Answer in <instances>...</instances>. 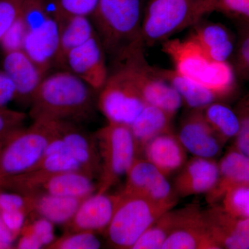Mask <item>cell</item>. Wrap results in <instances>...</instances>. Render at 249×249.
<instances>
[{
  "mask_svg": "<svg viewBox=\"0 0 249 249\" xmlns=\"http://www.w3.org/2000/svg\"><path fill=\"white\" fill-rule=\"evenodd\" d=\"M126 176L122 194L142 196L153 202L173 206L178 202V196L166 177L146 159L137 157Z\"/></svg>",
  "mask_w": 249,
  "mask_h": 249,
  "instance_id": "cell-10",
  "label": "cell"
},
{
  "mask_svg": "<svg viewBox=\"0 0 249 249\" xmlns=\"http://www.w3.org/2000/svg\"><path fill=\"white\" fill-rule=\"evenodd\" d=\"M92 177L82 171L52 173L40 181L35 194L86 198L96 193ZM32 196V195H31Z\"/></svg>",
  "mask_w": 249,
  "mask_h": 249,
  "instance_id": "cell-21",
  "label": "cell"
},
{
  "mask_svg": "<svg viewBox=\"0 0 249 249\" xmlns=\"http://www.w3.org/2000/svg\"><path fill=\"white\" fill-rule=\"evenodd\" d=\"M101 242L96 232L91 231L67 232L62 237L55 239L46 249H98Z\"/></svg>",
  "mask_w": 249,
  "mask_h": 249,
  "instance_id": "cell-33",
  "label": "cell"
},
{
  "mask_svg": "<svg viewBox=\"0 0 249 249\" xmlns=\"http://www.w3.org/2000/svg\"><path fill=\"white\" fill-rule=\"evenodd\" d=\"M142 40L134 42L116 57L129 72L146 105L155 106L175 116L183 101L174 89L159 74L157 68L149 65Z\"/></svg>",
  "mask_w": 249,
  "mask_h": 249,
  "instance_id": "cell-5",
  "label": "cell"
},
{
  "mask_svg": "<svg viewBox=\"0 0 249 249\" xmlns=\"http://www.w3.org/2000/svg\"><path fill=\"white\" fill-rule=\"evenodd\" d=\"M189 37L215 61L228 62L233 52L231 36L222 24L212 22L198 24Z\"/></svg>",
  "mask_w": 249,
  "mask_h": 249,
  "instance_id": "cell-24",
  "label": "cell"
},
{
  "mask_svg": "<svg viewBox=\"0 0 249 249\" xmlns=\"http://www.w3.org/2000/svg\"><path fill=\"white\" fill-rule=\"evenodd\" d=\"M2 66L16 87V101L30 105L36 90L47 75L22 49L4 53Z\"/></svg>",
  "mask_w": 249,
  "mask_h": 249,
  "instance_id": "cell-18",
  "label": "cell"
},
{
  "mask_svg": "<svg viewBox=\"0 0 249 249\" xmlns=\"http://www.w3.org/2000/svg\"><path fill=\"white\" fill-rule=\"evenodd\" d=\"M35 219L32 222H26L21 232H27L34 235L47 248L55 238L54 224L48 219L39 216H34ZM20 232V233H21Z\"/></svg>",
  "mask_w": 249,
  "mask_h": 249,
  "instance_id": "cell-36",
  "label": "cell"
},
{
  "mask_svg": "<svg viewBox=\"0 0 249 249\" xmlns=\"http://www.w3.org/2000/svg\"><path fill=\"white\" fill-rule=\"evenodd\" d=\"M142 152L145 159L166 178L179 171L187 161L186 150L172 130L152 139Z\"/></svg>",
  "mask_w": 249,
  "mask_h": 249,
  "instance_id": "cell-20",
  "label": "cell"
},
{
  "mask_svg": "<svg viewBox=\"0 0 249 249\" xmlns=\"http://www.w3.org/2000/svg\"><path fill=\"white\" fill-rule=\"evenodd\" d=\"M237 64L242 74L249 76V29L240 41L237 52Z\"/></svg>",
  "mask_w": 249,
  "mask_h": 249,
  "instance_id": "cell-43",
  "label": "cell"
},
{
  "mask_svg": "<svg viewBox=\"0 0 249 249\" xmlns=\"http://www.w3.org/2000/svg\"><path fill=\"white\" fill-rule=\"evenodd\" d=\"M62 121L36 120L18 129L0 152V180L29 171L43 157L49 142L58 135Z\"/></svg>",
  "mask_w": 249,
  "mask_h": 249,
  "instance_id": "cell-4",
  "label": "cell"
},
{
  "mask_svg": "<svg viewBox=\"0 0 249 249\" xmlns=\"http://www.w3.org/2000/svg\"><path fill=\"white\" fill-rule=\"evenodd\" d=\"M45 170L53 173L69 171L84 172L81 165L76 160L70 156L61 153L45 156L31 170Z\"/></svg>",
  "mask_w": 249,
  "mask_h": 249,
  "instance_id": "cell-34",
  "label": "cell"
},
{
  "mask_svg": "<svg viewBox=\"0 0 249 249\" xmlns=\"http://www.w3.org/2000/svg\"><path fill=\"white\" fill-rule=\"evenodd\" d=\"M22 210L32 213V198L0 188V213Z\"/></svg>",
  "mask_w": 249,
  "mask_h": 249,
  "instance_id": "cell-38",
  "label": "cell"
},
{
  "mask_svg": "<svg viewBox=\"0 0 249 249\" xmlns=\"http://www.w3.org/2000/svg\"><path fill=\"white\" fill-rule=\"evenodd\" d=\"M219 166L213 159L194 157L187 160L175 181L177 196L208 194L217 183Z\"/></svg>",
  "mask_w": 249,
  "mask_h": 249,
  "instance_id": "cell-19",
  "label": "cell"
},
{
  "mask_svg": "<svg viewBox=\"0 0 249 249\" xmlns=\"http://www.w3.org/2000/svg\"><path fill=\"white\" fill-rule=\"evenodd\" d=\"M97 106L109 122L130 125L146 104L129 72L117 63L98 91Z\"/></svg>",
  "mask_w": 249,
  "mask_h": 249,
  "instance_id": "cell-9",
  "label": "cell"
},
{
  "mask_svg": "<svg viewBox=\"0 0 249 249\" xmlns=\"http://www.w3.org/2000/svg\"><path fill=\"white\" fill-rule=\"evenodd\" d=\"M16 89L14 82L4 70H0V108L16 100Z\"/></svg>",
  "mask_w": 249,
  "mask_h": 249,
  "instance_id": "cell-42",
  "label": "cell"
},
{
  "mask_svg": "<svg viewBox=\"0 0 249 249\" xmlns=\"http://www.w3.org/2000/svg\"><path fill=\"white\" fill-rule=\"evenodd\" d=\"M22 50L45 75L55 66L60 40V24L49 14L27 25Z\"/></svg>",
  "mask_w": 249,
  "mask_h": 249,
  "instance_id": "cell-13",
  "label": "cell"
},
{
  "mask_svg": "<svg viewBox=\"0 0 249 249\" xmlns=\"http://www.w3.org/2000/svg\"><path fill=\"white\" fill-rule=\"evenodd\" d=\"M95 137L101 160L96 192L107 193L126 175L138 157L137 145L129 125L119 123L108 121L106 125L98 129Z\"/></svg>",
  "mask_w": 249,
  "mask_h": 249,
  "instance_id": "cell-6",
  "label": "cell"
},
{
  "mask_svg": "<svg viewBox=\"0 0 249 249\" xmlns=\"http://www.w3.org/2000/svg\"><path fill=\"white\" fill-rule=\"evenodd\" d=\"M65 154L76 160L85 173L94 176L101 170V160L96 137H91L73 123L63 121L60 133L46 148L45 156Z\"/></svg>",
  "mask_w": 249,
  "mask_h": 249,
  "instance_id": "cell-11",
  "label": "cell"
},
{
  "mask_svg": "<svg viewBox=\"0 0 249 249\" xmlns=\"http://www.w3.org/2000/svg\"><path fill=\"white\" fill-rule=\"evenodd\" d=\"M162 49L173 62L174 70L203 85L221 98L233 91L235 77L228 62L213 60L191 37L184 40L168 39Z\"/></svg>",
  "mask_w": 249,
  "mask_h": 249,
  "instance_id": "cell-2",
  "label": "cell"
},
{
  "mask_svg": "<svg viewBox=\"0 0 249 249\" xmlns=\"http://www.w3.org/2000/svg\"><path fill=\"white\" fill-rule=\"evenodd\" d=\"M96 91L68 70L48 73L30 105L33 121H83L93 114Z\"/></svg>",
  "mask_w": 249,
  "mask_h": 249,
  "instance_id": "cell-1",
  "label": "cell"
},
{
  "mask_svg": "<svg viewBox=\"0 0 249 249\" xmlns=\"http://www.w3.org/2000/svg\"><path fill=\"white\" fill-rule=\"evenodd\" d=\"M26 0H0V40L22 11Z\"/></svg>",
  "mask_w": 249,
  "mask_h": 249,
  "instance_id": "cell-39",
  "label": "cell"
},
{
  "mask_svg": "<svg viewBox=\"0 0 249 249\" xmlns=\"http://www.w3.org/2000/svg\"><path fill=\"white\" fill-rule=\"evenodd\" d=\"M106 51L97 35L71 51L62 70H68L98 93L109 76Z\"/></svg>",
  "mask_w": 249,
  "mask_h": 249,
  "instance_id": "cell-12",
  "label": "cell"
},
{
  "mask_svg": "<svg viewBox=\"0 0 249 249\" xmlns=\"http://www.w3.org/2000/svg\"><path fill=\"white\" fill-rule=\"evenodd\" d=\"M219 166V177L213 189L206 194L210 204L223 197L226 192L235 185L249 183V158L238 150L228 152Z\"/></svg>",
  "mask_w": 249,
  "mask_h": 249,
  "instance_id": "cell-22",
  "label": "cell"
},
{
  "mask_svg": "<svg viewBox=\"0 0 249 249\" xmlns=\"http://www.w3.org/2000/svg\"><path fill=\"white\" fill-rule=\"evenodd\" d=\"M222 208L232 215L249 218V183L231 187L223 196Z\"/></svg>",
  "mask_w": 249,
  "mask_h": 249,
  "instance_id": "cell-32",
  "label": "cell"
},
{
  "mask_svg": "<svg viewBox=\"0 0 249 249\" xmlns=\"http://www.w3.org/2000/svg\"><path fill=\"white\" fill-rule=\"evenodd\" d=\"M20 237L18 240L16 248L19 249H40L43 246L34 235L27 232H21Z\"/></svg>",
  "mask_w": 249,
  "mask_h": 249,
  "instance_id": "cell-44",
  "label": "cell"
},
{
  "mask_svg": "<svg viewBox=\"0 0 249 249\" xmlns=\"http://www.w3.org/2000/svg\"><path fill=\"white\" fill-rule=\"evenodd\" d=\"M201 0H147L144 10L142 37L152 46L197 22L196 11Z\"/></svg>",
  "mask_w": 249,
  "mask_h": 249,
  "instance_id": "cell-8",
  "label": "cell"
},
{
  "mask_svg": "<svg viewBox=\"0 0 249 249\" xmlns=\"http://www.w3.org/2000/svg\"><path fill=\"white\" fill-rule=\"evenodd\" d=\"M49 12L58 22L73 16L91 17L99 0H45Z\"/></svg>",
  "mask_w": 249,
  "mask_h": 249,
  "instance_id": "cell-31",
  "label": "cell"
},
{
  "mask_svg": "<svg viewBox=\"0 0 249 249\" xmlns=\"http://www.w3.org/2000/svg\"><path fill=\"white\" fill-rule=\"evenodd\" d=\"M27 31V23L20 13L0 40V47L4 53L22 49Z\"/></svg>",
  "mask_w": 249,
  "mask_h": 249,
  "instance_id": "cell-35",
  "label": "cell"
},
{
  "mask_svg": "<svg viewBox=\"0 0 249 249\" xmlns=\"http://www.w3.org/2000/svg\"><path fill=\"white\" fill-rule=\"evenodd\" d=\"M121 194L106 233L116 248L132 249L141 236L174 206L153 202L142 196Z\"/></svg>",
  "mask_w": 249,
  "mask_h": 249,
  "instance_id": "cell-7",
  "label": "cell"
},
{
  "mask_svg": "<svg viewBox=\"0 0 249 249\" xmlns=\"http://www.w3.org/2000/svg\"><path fill=\"white\" fill-rule=\"evenodd\" d=\"M16 240L5 226L0 216V249H12Z\"/></svg>",
  "mask_w": 249,
  "mask_h": 249,
  "instance_id": "cell-45",
  "label": "cell"
},
{
  "mask_svg": "<svg viewBox=\"0 0 249 249\" xmlns=\"http://www.w3.org/2000/svg\"><path fill=\"white\" fill-rule=\"evenodd\" d=\"M121 197V193H96L85 198L71 220L65 224L67 232H106Z\"/></svg>",
  "mask_w": 249,
  "mask_h": 249,
  "instance_id": "cell-14",
  "label": "cell"
},
{
  "mask_svg": "<svg viewBox=\"0 0 249 249\" xmlns=\"http://www.w3.org/2000/svg\"><path fill=\"white\" fill-rule=\"evenodd\" d=\"M60 24V40L55 66L62 68L67 54L97 35L89 17L73 16Z\"/></svg>",
  "mask_w": 249,
  "mask_h": 249,
  "instance_id": "cell-27",
  "label": "cell"
},
{
  "mask_svg": "<svg viewBox=\"0 0 249 249\" xmlns=\"http://www.w3.org/2000/svg\"><path fill=\"white\" fill-rule=\"evenodd\" d=\"M219 249L206 225L204 212L196 206L187 207L181 224L162 247V249Z\"/></svg>",
  "mask_w": 249,
  "mask_h": 249,
  "instance_id": "cell-17",
  "label": "cell"
},
{
  "mask_svg": "<svg viewBox=\"0 0 249 249\" xmlns=\"http://www.w3.org/2000/svg\"><path fill=\"white\" fill-rule=\"evenodd\" d=\"M159 74L176 90L183 102L192 109H203L219 98L212 91L194 80L168 69H157Z\"/></svg>",
  "mask_w": 249,
  "mask_h": 249,
  "instance_id": "cell-26",
  "label": "cell"
},
{
  "mask_svg": "<svg viewBox=\"0 0 249 249\" xmlns=\"http://www.w3.org/2000/svg\"><path fill=\"white\" fill-rule=\"evenodd\" d=\"M173 118L171 114L160 108L146 105L129 125L137 152L143 151L145 145L157 136L171 131Z\"/></svg>",
  "mask_w": 249,
  "mask_h": 249,
  "instance_id": "cell-23",
  "label": "cell"
},
{
  "mask_svg": "<svg viewBox=\"0 0 249 249\" xmlns=\"http://www.w3.org/2000/svg\"><path fill=\"white\" fill-rule=\"evenodd\" d=\"M213 12L249 22V0H201L196 11L197 22L205 15Z\"/></svg>",
  "mask_w": 249,
  "mask_h": 249,
  "instance_id": "cell-30",
  "label": "cell"
},
{
  "mask_svg": "<svg viewBox=\"0 0 249 249\" xmlns=\"http://www.w3.org/2000/svg\"><path fill=\"white\" fill-rule=\"evenodd\" d=\"M202 111L206 121L223 142L236 137L238 133L240 119L238 114L230 107L216 101L204 108Z\"/></svg>",
  "mask_w": 249,
  "mask_h": 249,
  "instance_id": "cell-29",
  "label": "cell"
},
{
  "mask_svg": "<svg viewBox=\"0 0 249 249\" xmlns=\"http://www.w3.org/2000/svg\"><path fill=\"white\" fill-rule=\"evenodd\" d=\"M5 142H6V141H4V142H0V152H1V148H2Z\"/></svg>",
  "mask_w": 249,
  "mask_h": 249,
  "instance_id": "cell-46",
  "label": "cell"
},
{
  "mask_svg": "<svg viewBox=\"0 0 249 249\" xmlns=\"http://www.w3.org/2000/svg\"><path fill=\"white\" fill-rule=\"evenodd\" d=\"M247 105H248V106H249V101H248V102H247Z\"/></svg>",
  "mask_w": 249,
  "mask_h": 249,
  "instance_id": "cell-47",
  "label": "cell"
},
{
  "mask_svg": "<svg viewBox=\"0 0 249 249\" xmlns=\"http://www.w3.org/2000/svg\"><path fill=\"white\" fill-rule=\"evenodd\" d=\"M29 215V214L27 211L22 210L0 213V216L5 226L16 239L20 235L22 228L27 222V217Z\"/></svg>",
  "mask_w": 249,
  "mask_h": 249,
  "instance_id": "cell-41",
  "label": "cell"
},
{
  "mask_svg": "<svg viewBox=\"0 0 249 249\" xmlns=\"http://www.w3.org/2000/svg\"><path fill=\"white\" fill-rule=\"evenodd\" d=\"M29 196L32 198V213L30 215L39 216L48 219L54 224L63 225L71 220L85 199L45 193Z\"/></svg>",
  "mask_w": 249,
  "mask_h": 249,
  "instance_id": "cell-25",
  "label": "cell"
},
{
  "mask_svg": "<svg viewBox=\"0 0 249 249\" xmlns=\"http://www.w3.org/2000/svg\"><path fill=\"white\" fill-rule=\"evenodd\" d=\"M240 127L236 135L237 150L249 158V107L246 105L241 109L240 114Z\"/></svg>",
  "mask_w": 249,
  "mask_h": 249,
  "instance_id": "cell-40",
  "label": "cell"
},
{
  "mask_svg": "<svg viewBox=\"0 0 249 249\" xmlns=\"http://www.w3.org/2000/svg\"><path fill=\"white\" fill-rule=\"evenodd\" d=\"M206 225L220 249H249V218L235 217L222 207L204 211Z\"/></svg>",
  "mask_w": 249,
  "mask_h": 249,
  "instance_id": "cell-16",
  "label": "cell"
},
{
  "mask_svg": "<svg viewBox=\"0 0 249 249\" xmlns=\"http://www.w3.org/2000/svg\"><path fill=\"white\" fill-rule=\"evenodd\" d=\"M187 207L167 211L137 241L132 249H162L168 237L181 224Z\"/></svg>",
  "mask_w": 249,
  "mask_h": 249,
  "instance_id": "cell-28",
  "label": "cell"
},
{
  "mask_svg": "<svg viewBox=\"0 0 249 249\" xmlns=\"http://www.w3.org/2000/svg\"><path fill=\"white\" fill-rule=\"evenodd\" d=\"M178 137L186 151L194 157L213 160L220 153L224 142L206 121L202 109H193L188 114Z\"/></svg>",
  "mask_w": 249,
  "mask_h": 249,
  "instance_id": "cell-15",
  "label": "cell"
},
{
  "mask_svg": "<svg viewBox=\"0 0 249 249\" xmlns=\"http://www.w3.org/2000/svg\"><path fill=\"white\" fill-rule=\"evenodd\" d=\"M144 0H99L91 18L106 53L114 57L142 40Z\"/></svg>",
  "mask_w": 249,
  "mask_h": 249,
  "instance_id": "cell-3",
  "label": "cell"
},
{
  "mask_svg": "<svg viewBox=\"0 0 249 249\" xmlns=\"http://www.w3.org/2000/svg\"><path fill=\"white\" fill-rule=\"evenodd\" d=\"M27 114L7 107L0 108V142L7 140L18 129L23 127Z\"/></svg>",
  "mask_w": 249,
  "mask_h": 249,
  "instance_id": "cell-37",
  "label": "cell"
}]
</instances>
